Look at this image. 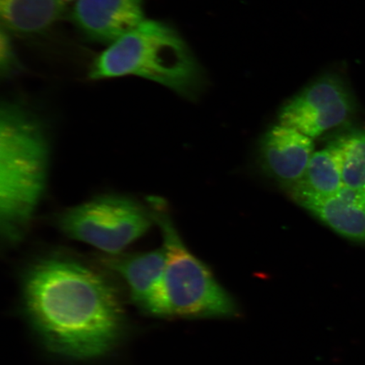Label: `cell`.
<instances>
[{"instance_id": "30bf717a", "label": "cell", "mask_w": 365, "mask_h": 365, "mask_svg": "<svg viewBox=\"0 0 365 365\" xmlns=\"http://www.w3.org/2000/svg\"><path fill=\"white\" fill-rule=\"evenodd\" d=\"M101 262L125 280L132 301L147 312L165 270V250L162 247L143 253L107 255Z\"/></svg>"}, {"instance_id": "8992f818", "label": "cell", "mask_w": 365, "mask_h": 365, "mask_svg": "<svg viewBox=\"0 0 365 365\" xmlns=\"http://www.w3.org/2000/svg\"><path fill=\"white\" fill-rule=\"evenodd\" d=\"M358 110V103L345 76L324 73L282 105L278 123L312 139L341 126Z\"/></svg>"}, {"instance_id": "6da1fadb", "label": "cell", "mask_w": 365, "mask_h": 365, "mask_svg": "<svg viewBox=\"0 0 365 365\" xmlns=\"http://www.w3.org/2000/svg\"><path fill=\"white\" fill-rule=\"evenodd\" d=\"M23 301L44 345L65 357H100L122 335L124 310L115 290L76 259L52 255L35 262L24 277Z\"/></svg>"}, {"instance_id": "52a82bcc", "label": "cell", "mask_w": 365, "mask_h": 365, "mask_svg": "<svg viewBox=\"0 0 365 365\" xmlns=\"http://www.w3.org/2000/svg\"><path fill=\"white\" fill-rule=\"evenodd\" d=\"M314 149L313 139L278 123L259 140V163L269 176L289 190L302 180Z\"/></svg>"}, {"instance_id": "7a4b0ae2", "label": "cell", "mask_w": 365, "mask_h": 365, "mask_svg": "<svg viewBox=\"0 0 365 365\" xmlns=\"http://www.w3.org/2000/svg\"><path fill=\"white\" fill-rule=\"evenodd\" d=\"M49 147L42 123L25 105L0 109V232L8 245L26 235L47 182Z\"/></svg>"}, {"instance_id": "4fadbf2b", "label": "cell", "mask_w": 365, "mask_h": 365, "mask_svg": "<svg viewBox=\"0 0 365 365\" xmlns=\"http://www.w3.org/2000/svg\"><path fill=\"white\" fill-rule=\"evenodd\" d=\"M328 145L339 159L344 186L365 190V128L339 135Z\"/></svg>"}, {"instance_id": "5bb4252c", "label": "cell", "mask_w": 365, "mask_h": 365, "mask_svg": "<svg viewBox=\"0 0 365 365\" xmlns=\"http://www.w3.org/2000/svg\"><path fill=\"white\" fill-rule=\"evenodd\" d=\"M20 62L14 50L10 34L1 27L0 34V75L8 77L19 71Z\"/></svg>"}, {"instance_id": "7c38bea8", "label": "cell", "mask_w": 365, "mask_h": 365, "mask_svg": "<svg viewBox=\"0 0 365 365\" xmlns=\"http://www.w3.org/2000/svg\"><path fill=\"white\" fill-rule=\"evenodd\" d=\"M344 186L339 159L327 145L314 153L302 180L289 192L297 202L305 197H328Z\"/></svg>"}, {"instance_id": "277c9868", "label": "cell", "mask_w": 365, "mask_h": 365, "mask_svg": "<svg viewBox=\"0 0 365 365\" xmlns=\"http://www.w3.org/2000/svg\"><path fill=\"white\" fill-rule=\"evenodd\" d=\"M149 203L155 222L162 232L166 267L147 313L182 319L236 317L239 313L236 301L207 264L186 247L167 204L158 197L149 198Z\"/></svg>"}, {"instance_id": "9a60e30c", "label": "cell", "mask_w": 365, "mask_h": 365, "mask_svg": "<svg viewBox=\"0 0 365 365\" xmlns=\"http://www.w3.org/2000/svg\"><path fill=\"white\" fill-rule=\"evenodd\" d=\"M62 1L65 2L66 4H67V3H71V2H76V0H62Z\"/></svg>"}, {"instance_id": "3957f363", "label": "cell", "mask_w": 365, "mask_h": 365, "mask_svg": "<svg viewBox=\"0 0 365 365\" xmlns=\"http://www.w3.org/2000/svg\"><path fill=\"white\" fill-rule=\"evenodd\" d=\"M129 76L156 82L188 99L197 98L207 85L204 68L182 36L157 20L145 19L109 44L88 72L94 81Z\"/></svg>"}, {"instance_id": "5b68a950", "label": "cell", "mask_w": 365, "mask_h": 365, "mask_svg": "<svg viewBox=\"0 0 365 365\" xmlns=\"http://www.w3.org/2000/svg\"><path fill=\"white\" fill-rule=\"evenodd\" d=\"M155 222L150 208L122 195H103L66 210L58 225L68 238L117 255Z\"/></svg>"}, {"instance_id": "9c48e42d", "label": "cell", "mask_w": 365, "mask_h": 365, "mask_svg": "<svg viewBox=\"0 0 365 365\" xmlns=\"http://www.w3.org/2000/svg\"><path fill=\"white\" fill-rule=\"evenodd\" d=\"M296 202L336 234L365 244V190L344 186L328 197H305Z\"/></svg>"}, {"instance_id": "8fae6325", "label": "cell", "mask_w": 365, "mask_h": 365, "mask_svg": "<svg viewBox=\"0 0 365 365\" xmlns=\"http://www.w3.org/2000/svg\"><path fill=\"white\" fill-rule=\"evenodd\" d=\"M66 12L62 0H0L2 29L21 36L47 33Z\"/></svg>"}, {"instance_id": "ba28073f", "label": "cell", "mask_w": 365, "mask_h": 365, "mask_svg": "<svg viewBox=\"0 0 365 365\" xmlns=\"http://www.w3.org/2000/svg\"><path fill=\"white\" fill-rule=\"evenodd\" d=\"M71 19L86 38L109 45L145 20L143 0H76Z\"/></svg>"}]
</instances>
